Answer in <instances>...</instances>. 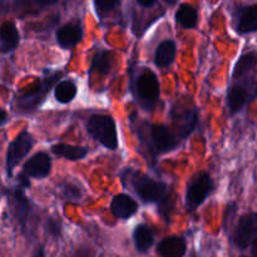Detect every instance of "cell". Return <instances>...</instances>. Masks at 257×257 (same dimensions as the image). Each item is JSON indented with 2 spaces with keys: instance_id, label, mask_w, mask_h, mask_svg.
<instances>
[{
  "instance_id": "obj_21",
  "label": "cell",
  "mask_w": 257,
  "mask_h": 257,
  "mask_svg": "<svg viewBox=\"0 0 257 257\" xmlns=\"http://www.w3.org/2000/svg\"><path fill=\"white\" fill-rule=\"evenodd\" d=\"M77 85L74 83L70 82V80H65V82L55 85L54 97L58 102L65 104V103H69L74 99L75 95H77Z\"/></svg>"
},
{
  "instance_id": "obj_3",
  "label": "cell",
  "mask_w": 257,
  "mask_h": 257,
  "mask_svg": "<svg viewBox=\"0 0 257 257\" xmlns=\"http://www.w3.org/2000/svg\"><path fill=\"white\" fill-rule=\"evenodd\" d=\"M133 187L143 202L160 203L167 196V186L145 175H136L132 178Z\"/></svg>"
},
{
  "instance_id": "obj_26",
  "label": "cell",
  "mask_w": 257,
  "mask_h": 257,
  "mask_svg": "<svg viewBox=\"0 0 257 257\" xmlns=\"http://www.w3.org/2000/svg\"><path fill=\"white\" fill-rule=\"evenodd\" d=\"M118 0H94L95 8L99 13H105L112 10L117 5Z\"/></svg>"
},
{
  "instance_id": "obj_24",
  "label": "cell",
  "mask_w": 257,
  "mask_h": 257,
  "mask_svg": "<svg viewBox=\"0 0 257 257\" xmlns=\"http://www.w3.org/2000/svg\"><path fill=\"white\" fill-rule=\"evenodd\" d=\"M113 63V54L108 50H99L93 58L92 69L99 74H108L112 68Z\"/></svg>"
},
{
  "instance_id": "obj_17",
  "label": "cell",
  "mask_w": 257,
  "mask_h": 257,
  "mask_svg": "<svg viewBox=\"0 0 257 257\" xmlns=\"http://www.w3.org/2000/svg\"><path fill=\"white\" fill-rule=\"evenodd\" d=\"M133 240H135L136 250L143 253L147 252L151 246L153 245L155 236H153L152 230L147 225H138L133 232Z\"/></svg>"
},
{
  "instance_id": "obj_6",
  "label": "cell",
  "mask_w": 257,
  "mask_h": 257,
  "mask_svg": "<svg viewBox=\"0 0 257 257\" xmlns=\"http://www.w3.org/2000/svg\"><path fill=\"white\" fill-rule=\"evenodd\" d=\"M60 75H62L60 73H57L53 77H49L43 80V82L38 83L37 88L32 89L30 92H28L27 94H24L18 99V109L23 110L25 113L34 110L44 100L45 94L49 92L50 87L59 79Z\"/></svg>"
},
{
  "instance_id": "obj_27",
  "label": "cell",
  "mask_w": 257,
  "mask_h": 257,
  "mask_svg": "<svg viewBox=\"0 0 257 257\" xmlns=\"http://www.w3.org/2000/svg\"><path fill=\"white\" fill-rule=\"evenodd\" d=\"M47 227L50 235L54 236V237H59L60 233H62V226H60V222L59 221L54 220V218H50V220L48 221Z\"/></svg>"
},
{
  "instance_id": "obj_12",
  "label": "cell",
  "mask_w": 257,
  "mask_h": 257,
  "mask_svg": "<svg viewBox=\"0 0 257 257\" xmlns=\"http://www.w3.org/2000/svg\"><path fill=\"white\" fill-rule=\"evenodd\" d=\"M110 210L115 218L128 220L137 212L138 205L131 196L120 193L113 198L112 203H110Z\"/></svg>"
},
{
  "instance_id": "obj_16",
  "label": "cell",
  "mask_w": 257,
  "mask_h": 257,
  "mask_svg": "<svg viewBox=\"0 0 257 257\" xmlns=\"http://www.w3.org/2000/svg\"><path fill=\"white\" fill-rule=\"evenodd\" d=\"M176 57V44L173 40H165L157 47L155 54V63L157 67H170Z\"/></svg>"
},
{
  "instance_id": "obj_31",
  "label": "cell",
  "mask_w": 257,
  "mask_h": 257,
  "mask_svg": "<svg viewBox=\"0 0 257 257\" xmlns=\"http://www.w3.org/2000/svg\"><path fill=\"white\" fill-rule=\"evenodd\" d=\"M252 257H257V240L252 243Z\"/></svg>"
},
{
  "instance_id": "obj_14",
  "label": "cell",
  "mask_w": 257,
  "mask_h": 257,
  "mask_svg": "<svg viewBox=\"0 0 257 257\" xmlns=\"http://www.w3.org/2000/svg\"><path fill=\"white\" fill-rule=\"evenodd\" d=\"M157 253L161 257H183L186 253V242L182 237L171 236L158 243Z\"/></svg>"
},
{
  "instance_id": "obj_30",
  "label": "cell",
  "mask_w": 257,
  "mask_h": 257,
  "mask_svg": "<svg viewBox=\"0 0 257 257\" xmlns=\"http://www.w3.org/2000/svg\"><path fill=\"white\" fill-rule=\"evenodd\" d=\"M137 2L140 3V4L142 5V7H151V5L155 4V3L157 2V0H137Z\"/></svg>"
},
{
  "instance_id": "obj_10",
  "label": "cell",
  "mask_w": 257,
  "mask_h": 257,
  "mask_svg": "<svg viewBox=\"0 0 257 257\" xmlns=\"http://www.w3.org/2000/svg\"><path fill=\"white\" fill-rule=\"evenodd\" d=\"M151 142L156 152L165 153L172 151L177 146L175 136L162 124H155L151 128Z\"/></svg>"
},
{
  "instance_id": "obj_1",
  "label": "cell",
  "mask_w": 257,
  "mask_h": 257,
  "mask_svg": "<svg viewBox=\"0 0 257 257\" xmlns=\"http://www.w3.org/2000/svg\"><path fill=\"white\" fill-rule=\"evenodd\" d=\"M87 131L95 141L108 150H117L118 136L112 117L104 114L92 115L87 122Z\"/></svg>"
},
{
  "instance_id": "obj_29",
  "label": "cell",
  "mask_w": 257,
  "mask_h": 257,
  "mask_svg": "<svg viewBox=\"0 0 257 257\" xmlns=\"http://www.w3.org/2000/svg\"><path fill=\"white\" fill-rule=\"evenodd\" d=\"M7 120H8L7 112H5L4 109H2V108H0V127H2L3 124H5V123H7Z\"/></svg>"
},
{
  "instance_id": "obj_8",
  "label": "cell",
  "mask_w": 257,
  "mask_h": 257,
  "mask_svg": "<svg viewBox=\"0 0 257 257\" xmlns=\"http://www.w3.org/2000/svg\"><path fill=\"white\" fill-rule=\"evenodd\" d=\"M137 92L141 99L145 102H156L160 95V83L152 70L145 69L141 73L137 80Z\"/></svg>"
},
{
  "instance_id": "obj_22",
  "label": "cell",
  "mask_w": 257,
  "mask_h": 257,
  "mask_svg": "<svg viewBox=\"0 0 257 257\" xmlns=\"http://www.w3.org/2000/svg\"><path fill=\"white\" fill-rule=\"evenodd\" d=\"M176 123H177V128L178 131H180L181 137H187L188 135H191V132H192L193 128H195L196 123H197V114H196V110H188V112H185L183 114L177 115Z\"/></svg>"
},
{
  "instance_id": "obj_11",
  "label": "cell",
  "mask_w": 257,
  "mask_h": 257,
  "mask_svg": "<svg viewBox=\"0 0 257 257\" xmlns=\"http://www.w3.org/2000/svg\"><path fill=\"white\" fill-rule=\"evenodd\" d=\"M83 38V29L80 23H69L63 25L57 32V42L64 49L74 48Z\"/></svg>"
},
{
  "instance_id": "obj_15",
  "label": "cell",
  "mask_w": 257,
  "mask_h": 257,
  "mask_svg": "<svg viewBox=\"0 0 257 257\" xmlns=\"http://www.w3.org/2000/svg\"><path fill=\"white\" fill-rule=\"evenodd\" d=\"M20 40L19 32L13 22L3 23L0 27V52L10 53L18 47Z\"/></svg>"
},
{
  "instance_id": "obj_25",
  "label": "cell",
  "mask_w": 257,
  "mask_h": 257,
  "mask_svg": "<svg viewBox=\"0 0 257 257\" xmlns=\"http://www.w3.org/2000/svg\"><path fill=\"white\" fill-rule=\"evenodd\" d=\"M62 195L64 196L65 200H79L80 198V191L77 186L72 185V183H64L62 186Z\"/></svg>"
},
{
  "instance_id": "obj_4",
  "label": "cell",
  "mask_w": 257,
  "mask_h": 257,
  "mask_svg": "<svg viewBox=\"0 0 257 257\" xmlns=\"http://www.w3.org/2000/svg\"><path fill=\"white\" fill-rule=\"evenodd\" d=\"M212 188L213 183L208 173H196L187 185V190H186V206L190 210L198 207L207 198Z\"/></svg>"
},
{
  "instance_id": "obj_13",
  "label": "cell",
  "mask_w": 257,
  "mask_h": 257,
  "mask_svg": "<svg viewBox=\"0 0 257 257\" xmlns=\"http://www.w3.org/2000/svg\"><path fill=\"white\" fill-rule=\"evenodd\" d=\"M257 73V53L248 52L241 55L233 69V79H245V78L256 77Z\"/></svg>"
},
{
  "instance_id": "obj_5",
  "label": "cell",
  "mask_w": 257,
  "mask_h": 257,
  "mask_svg": "<svg viewBox=\"0 0 257 257\" xmlns=\"http://www.w3.org/2000/svg\"><path fill=\"white\" fill-rule=\"evenodd\" d=\"M33 147V138L28 131H23L18 137L10 143L7 152V173L9 177L13 176L14 168L22 162L23 158L30 152Z\"/></svg>"
},
{
  "instance_id": "obj_32",
  "label": "cell",
  "mask_w": 257,
  "mask_h": 257,
  "mask_svg": "<svg viewBox=\"0 0 257 257\" xmlns=\"http://www.w3.org/2000/svg\"><path fill=\"white\" fill-rule=\"evenodd\" d=\"M165 3H167L170 5H175L177 3V0H165Z\"/></svg>"
},
{
  "instance_id": "obj_9",
  "label": "cell",
  "mask_w": 257,
  "mask_h": 257,
  "mask_svg": "<svg viewBox=\"0 0 257 257\" xmlns=\"http://www.w3.org/2000/svg\"><path fill=\"white\" fill-rule=\"evenodd\" d=\"M50 170H52V160L49 155L45 152H38L25 162L23 173L28 177L44 178L49 175Z\"/></svg>"
},
{
  "instance_id": "obj_23",
  "label": "cell",
  "mask_w": 257,
  "mask_h": 257,
  "mask_svg": "<svg viewBox=\"0 0 257 257\" xmlns=\"http://www.w3.org/2000/svg\"><path fill=\"white\" fill-rule=\"evenodd\" d=\"M22 187L17 188L14 191V195H13V200H14V210L15 215H17L18 220L20 221L22 225H24L25 221H27L28 213H29V201L25 197L24 192L20 190Z\"/></svg>"
},
{
  "instance_id": "obj_20",
  "label": "cell",
  "mask_w": 257,
  "mask_h": 257,
  "mask_svg": "<svg viewBox=\"0 0 257 257\" xmlns=\"http://www.w3.org/2000/svg\"><path fill=\"white\" fill-rule=\"evenodd\" d=\"M176 20L185 29H192L197 24V12L188 4H182L176 13Z\"/></svg>"
},
{
  "instance_id": "obj_19",
  "label": "cell",
  "mask_w": 257,
  "mask_h": 257,
  "mask_svg": "<svg viewBox=\"0 0 257 257\" xmlns=\"http://www.w3.org/2000/svg\"><path fill=\"white\" fill-rule=\"evenodd\" d=\"M237 29L240 33H252L257 30V4L247 7L241 14Z\"/></svg>"
},
{
  "instance_id": "obj_28",
  "label": "cell",
  "mask_w": 257,
  "mask_h": 257,
  "mask_svg": "<svg viewBox=\"0 0 257 257\" xmlns=\"http://www.w3.org/2000/svg\"><path fill=\"white\" fill-rule=\"evenodd\" d=\"M20 4L25 5H38V7H47V5H52L58 3L59 0H18Z\"/></svg>"
},
{
  "instance_id": "obj_7",
  "label": "cell",
  "mask_w": 257,
  "mask_h": 257,
  "mask_svg": "<svg viewBox=\"0 0 257 257\" xmlns=\"http://www.w3.org/2000/svg\"><path fill=\"white\" fill-rule=\"evenodd\" d=\"M257 240V213H248L238 221L233 241L238 248H246Z\"/></svg>"
},
{
  "instance_id": "obj_18",
  "label": "cell",
  "mask_w": 257,
  "mask_h": 257,
  "mask_svg": "<svg viewBox=\"0 0 257 257\" xmlns=\"http://www.w3.org/2000/svg\"><path fill=\"white\" fill-rule=\"evenodd\" d=\"M52 151L57 156L63 158H67L69 161H78L84 158L88 155V150L79 146L65 145V143H58L52 147Z\"/></svg>"
},
{
  "instance_id": "obj_2",
  "label": "cell",
  "mask_w": 257,
  "mask_h": 257,
  "mask_svg": "<svg viewBox=\"0 0 257 257\" xmlns=\"http://www.w3.org/2000/svg\"><path fill=\"white\" fill-rule=\"evenodd\" d=\"M235 82L236 84H233L227 93V105L232 113L241 110L257 97L256 77L237 79Z\"/></svg>"
}]
</instances>
